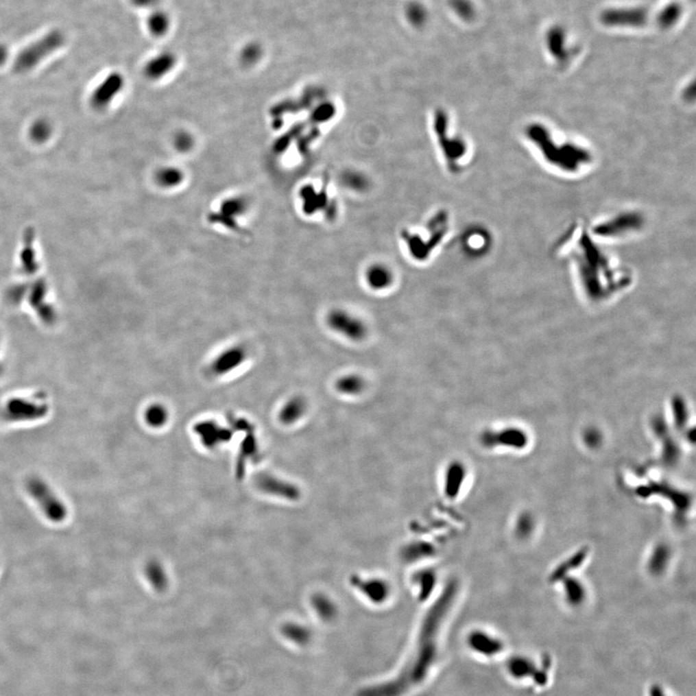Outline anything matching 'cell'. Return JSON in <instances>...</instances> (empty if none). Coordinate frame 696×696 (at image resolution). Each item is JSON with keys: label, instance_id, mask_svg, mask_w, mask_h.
Instances as JSON below:
<instances>
[{"label": "cell", "instance_id": "obj_1", "mask_svg": "<svg viewBox=\"0 0 696 696\" xmlns=\"http://www.w3.org/2000/svg\"><path fill=\"white\" fill-rule=\"evenodd\" d=\"M457 590V582L451 581L429 608L420 629L416 653L402 673L395 680L362 691L359 696H400L408 688L421 683L435 659L438 634L454 605Z\"/></svg>", "mask_w": 696, "mask_h": 696}, {"label": "cell", "instance_id": "obj_2", "mask_svg": "<svg viewBox=\"0 0 696 696\" xmlns=\"http://www.w3.org/2000/svg\"><path fill=\"white\" fill-rule=\"evenodd\" d=\"M28 494L34 499L49 521L61 523L68 516L67 507L56 496L48 483L39 477H32L25 483Z\"/></svg>", "mask_w": 696, "mask_h": 696}, {"label": "cell", "instance_id": "obj_3", "mask_svg": "<svg viewBox=\"0 0 696 696\" xmlns=\"http://www.w3.org/2000/svg\"><path fill=\"white\" fill-rule=\"evenodd\" d=\"M64 42V38L60 32H53L38 40L27 48L19 53L14 63V70L16 73L27 72L35 66L39 64L43 59L60 48Z\"/></svg>", "mask_w": 696, "mask_h": 696}, {"label": "cell", "instance_id": "obj_4", "mask_svg": "<svg viewBox=\"0 0 696 696\" xmlns=\"http://www.w3.org/2000/svg\"><path fill=\"white\" fill-rule=\"evenodd\" d=\"M327 323L333 331L351 341H362L368 335L367 325L361 318L341 309H334L328 313Z\"/></svg>", "mask_w": 696, "mask_h": 696}, {"label": "cell", "instance_id": "obj_5", "mask_svg": "<svg viewBox=\"0 0 696 696\" xmlns=\"http://www.w3.org/2000/svg\"><path fill=\"white\" fill-rule=\"evenodd\" d=\"M649 18V12L641 7L606 9L600 16L601 23L608 27H643Z\"/></svg>", "mask_w": 696, "mask_h": 696}, {"label": "cell", "instance_id": "obj_6", "mask_svg": "<svg viewBox=\"0 0 696 696\" xmlns=\"http://www.w3.org/2000/svg\"><path fill=\"white\" fill-rule=\"evenodd\" d=\"M481 442L488 448L508 447L523 449L527 445V437L520 429H506L499 431H485L481 436Z\"/></svg>", "mask_w": 696, "mask_h": 696}, {"label": "cell", "instance_id": "obj_7", "mask_svg": "<svg viewBox=\"0 0 696 696\" xmlns=\"http://www.w3.org/2000/svg\"><path fill=\"white\" fill-rule=\"evenodd\" d=\"M351 584L374 603H384L390 595V586L384 579L354 577L351 579Z\"/></svg>", "mask_w": 696, "mask_h": 696}, {"label": "cell", "instance_id": "obj_8", "mask_svg": "<svg viewBox=\"0 0 696 696\" xmlns=\"http://www.w3.org/2000/svg\"><path fill=\"white\" fill-rule=\"evenodd\" d=\"M123 86V80L119 75H110L94 91L91 103L97 108L107 107Z\"/></svg>", "mask_w": 696, "mask_h": 696}, {"label": "cell", "instance_id": "obj_9", "mask_svg": "<svg viewBox=\"0 0 696 696\" xmlns=\"http://www.w3.org/2000/svg\"><path fill=\"white\" fill-rule=\"evenodd\" d=\"M466 468L464 464L454 461L447 467L445 474L444 490L446 496L454 499L461 492L466 478Z\"/></svg>", "mask_w": 696, "mask_h": 696}, {"label": "cell", "instance_id": "obj_10", "mask_svg": "<svg viewBox=\"0 0 696 696\" xmlns=\"http://www.w3.org/2000/svg\"><path fill=\"white\" fill-rule=\"evenodd\" d=\"M672 558L671 549L667 544H659L653 547L648 557L647 568L653 577H660L667 572Z\"/></svg>", "mask_w": 696, "mask_h": 696}, {"label": "cell", "instance_id": "obj_11", "mask_svg": "<svg viewBox=\"0 0 696 696\" xmlns=\"http://www.w3.org/2000/svg\"><path fill=\"white\" fill-rule=\"evenodd\" d=\"M559 582L562 584L563 596L568 605L577 608L586 600L587 589L581 580L567 575Z\"/></svg>", "mask_w": 696, "mask_h": 696}, {"label": "cell", "instance_id": "obj_12", "mask_svg": "<svg viewBox=\"0 0 696 696\" xmlns=\"http://www.w3.org/2000/svg\"><path fill=\"white\" fill-rule=\"evenodd\" d=\"M588 553L589 549L584 547V549H580L579 551L575 552L572 556L564 560L562 563L559 564L558 567L554 568L553 572L551 573V577H549V582L551 584H556V582L560 581L563 577H567L568 572H571V571H575L581 567L582 564L586 560Z\"/></svg>", "mask_w": 696, "mask_h": 696}, {"label": "cell", "instance_id": "obj_13", "mask_svg": "<svg viewBox=\"0 0 696 696\" xmlns=\"http://www.w3.org/2000/svg\"><path fill=\"white\" fill-rule=\"evenodd\" d=\"M471 648L483 655H496L502 649L501 641L483 632H472L469 636Z\"/></svg>", "mask_w": 696, "mask_h": 696}, {"label": "cell", "instance_id": "obj_14", "mask_svg": "<svg viewBox=\"0 0 696 696\" xmlns=\"http://www.w3.org/2000/svg\"><path fill=\"white\" fill-rule=\"evenodd\" d=\"M365 278L370 289L374 290L388 289L394 280L390 269L381 264L370 266L365 273Z\"/></svg>", "mask_w": 696, "mask_h": 696}, {"label": "cell", "instance_id": "obj_15", "mask_svg": "<svg viewBox=\"0 0 696 696\" xmlns=\"http://www.w3.org/2000/svg\"><path fill=\"white\" fill-rule=\"evenodd\" d=\"M546 43L549 53L558 59L567 58V37L560 27L551 28L547 33Z\"/></svg>", "mask_w": 696, "mask_h": 696}, {"label": "cell", "instance_id": "obj_16", "mask_svg": "<svg viewBox=\"0 0 696 696\" xmlns=\"http://www.w3.org/2000/svg\"><path fill=\"white\" fill-rule=\"evenodd\" d=\"M365 387L364 379L359 374L344 375L336 382L337 390L344 395H358L364 391Z\"/></svg>", "mask_w": 696, "mask_h": 696}, {"label": "cell", "instance_id": "obj_17", "mask_svg": "<svg viewBox=\"0 0 696 696\" xmlns=\"http://www.w3.org/2000/svg\"><path fill=\"white\" fill-rule=\"evenodd\" d=\"M307 405L302 398H293L287 403L280 412V419L285 424L298 421L306 411Z\"/></svg>", "mask_w": 696, "mask_h": 696}, {"label": "cell", "instance_id": "obj_18", "mask_svg": "<svg viewBox=\"0 0 696 696\" xmlns=\"http://www.w3.org/2000/svg\"><path fill=\"white\" fill-rule=\"evenodd\" d=\"M682 7L678 3H671L664 7L657 16V23L660 27L670 28L680 20Z\"/></svg>", "mask_w": 696, "mask_h": 696}, {"label": "cell", "instance_id": "obj_19", "mask_svg": "<svg viewBox=\"0 0 696 696\" xmlns=\"http://www.w3.org/2000/svg\"><path fill=\"white\" fill-rule=\"evenodd\" d=\"M414 581L419 588V596L422 599H427L435 586V575L431 571H421L415 575Z\"/></svg>", "mask_w": 696, "mask_h": 696}, {"label": "cell", "instance_id": "obj_20", "mask_svg": "<svg viewBox=\"0 0 696 696\" xmlns=\"http://www.w3.org/2000/svg\"><path fill=\"white\" fill-rule=\"evenodd\" d=\"M534 528V518L532 514L526 512V513L520 514L518 516L516 526H514V531H516V535L518 536V539L526 540L532 536Z\"/></svg>", "mask_w": 696, "mask_h": 696}, {"label": "cell", "instance_id": "obj_21", "mask_svg": "<svg viewBox=\"0 0 696 696\" xmlns=\"http://www.w3.org/2000/svg\"><path fill=\"white\" fill-rule=\"evenodd\" d=\"M172 64H173V59L169 56H163L160 58L153 59L152 61L146 67V73L153 79H157V77H161L162 75L166 74L167 71L171 69Z\"/></svg>", "mask_w": 696, "mask_h": 696}, {"label": "cell", "instance_id": "obj_22", "mask_svg": "<svg viewBox=\"0 0 696 696\" xmlns=\"http://www.w3.org/2000/svg\"><path fill=\"white\" fill-rule=\"evenodd\" d=\"M313 606L316 612L324 619H332L337 613V608L329 598L324 595H316L313 598Z\"/></svg>", "mask_w": 696, "mask_h": 696}, {"label": "cell", "instance_id": "obj_23", "mask_svg": "<svg viewBox=\"0 0 696 696\" xmlns=\"http://www.w3.org/2000/svg\"><path fill=\"white\" fill-rule=\"evenodd\" d=\"M183 176L179 169L173 167H166L158 172L157 180L165 187H173L182 181Z\"/></svg>", "mask_w": 696, "mask_h": 696}, {"label": "cell", "instance_id": "obj_24", "mask_svg": "<svg viewBox=\"0 0 696 696\" xmlns=\"http://www.w3.org/2000/svg\"><path fill=\"white\" fill-rule=\"evenodd\" d=\"M242 358L243 353L241 351L235 349V350L226 353V355L220 358L218 365H216V369L215 370L218 372H224V370L235 368L236 365L239 364L241 362Z\"/></svg>", "mask_w": 696, "mask_h": 696}, {"label": "cell", "instance_id": "obj_25", "mask_svg": "<svg viewBox=\"0 0 696 696\" xmlns=\"http://www.w3.org/2000/svg\"><path fill=\"white\" fill-rule=\"evenodd\" d=\"M167 411L161 405H153L146 412L148 424L153 427H160L167 421Z\"/></svg>", "mask_w": 696, "mask_h": 696}, {"label": "cell", "instance_id": "obj_26", "mask_svg": "<svg viewBox=\"0 0 696 696\" xmlns=\"http://www.w3.org/2000/svg\"><path fill=\"white\" fill-rule=\"evenodd\" d=\"M285 634L297 643H307L309 639L308 629L301 626H297V625H291V626L285 627Z\"/></svg>", "mask_w": 696, "mask_h": 696}, {"label": "cell", "instance_id": "obj_27", "mask_svg": "<svg viewBox=\"0 0 696 696\" xmlns=\"http://www.w3.org/2000/svg\"><path fill=\"white\" fill-rule=\"evenodd\" d=\"M452 7L457 15L466 20L474 15V8L469 0H452Z\"/></svg>", "mask_w": 696, "mask_h": 696}, {"label": "cell", "instance_id": "obj_28", "mask_svg": "<svg viewBox=\"0 0 696 696\" xmlns=\"http://www.w3.org/2000/svg\"><path fill=\"white\" fill-rule=\"evenodd\" d=\"M407 15V18L409 19L410 23L419 25L426 20L427 13L424 7L420 5V4H411V5L408 7Z\"/></svg>", "mask_w": 696, "mask_h": 696}, {"label": "cell", "instance_id": "obj_29", "mask_svg": "<svg viewBox=\"0 0 696 696\" xmlns=\"http://www.w3.org/2000/svg\"><path fill=\"white\" fill-rule=\"evenodd\" d=\"M410 547H411L413 549H415V551H412V549L410 551L409 547H407V551H405V557H407L408 561H414V553H416V552H418V557H419L420 560L421 558H424V556H428L429 554L433 551L431 547L428 546L427 544H421V542L414 544L413 546L411 544Z\"/></svg>", "mask_w": 696, "mask_h": 696}, {"label": "cell", "instance_id": "obj_30", "mask_svg": "<svg viewBox=\"0 0 696 696\" xmlns=\"http://www.w3.org/2000/svg\"><path fill=\"white\" fill-rule=\"evenodd\" d=\"M150 27L155 34H162L167 27L166 16L161 15V14L153 16L150 20Z\"/></svg>", "mask_w": 696, "mask_h": 696}, {"label": "cell", "instance_id": "obj_31", "mask_svg": "<svg viewBox=\"0 0 696 696\" xmlns=\"http://www.w3.org/2000/svg\"><path fill=\"white\" fill-rule=\"evenodd\" d=\"M49 134V127L45 122L36 123L32 129V138L37 141H43L48 138Z\"/></svg>", "mask_w": 696, "mask_h": 696}, {"label": "cell", "instance_id": "obj_32", "mask_svg": "<svg viewBox=\"0 0 696 696\" xmlns=\"http://www.w3.org/2000/svg\"><path fill=\"white\" fill-rule=\"evenodd\" d=\"M193 141L187 134H179L176 139L177 149L187 151L192 146Z\"/></svg>", "mask_w": 696, "mask_h": 696}, {"label": "cell", "instance_id": "obj_33", "mask_svg": "<svg viewBox=\"0 0 696 696\" xmlns=\"http://www.w3.org/2000/svg\"><path fill=\"white\" fill-rule=\"evenodd\" d=\"M259 56V53L257 51L256 47H249L246 51L243 53V59L246 62H252V61L256 60Z\"/></svg>", "mask_w": 696, "mask_h": 696}, {"label": "cell", "instance_id": "obj_34", "mask_svg": "<svg viewBox=\"0 0 696 696\" xmlns=\"http://www.w3.org/2000/svg\"><path fill=\"white\" fill-rule=\"evenodd\" d=\"M6 56V49H4L3 47L0 46V64H2V63L4 62Z\"/></svg>", "mask_w": 696, "mask_h": 696}, {"label": "cell", "instance_id": "obj_35", "mask_svg": "<svg viewBox=\"0 0 696 696\" xmlns=\"http://www.w3.org/2000/svg\"><path fill=\"white\" fill-rule=\"evenodd\" d=\"M139 5H145V4H149L152 0H134Z\"/></svg>", "mask_w": 696, "mask_h": 696}]
</instances>
